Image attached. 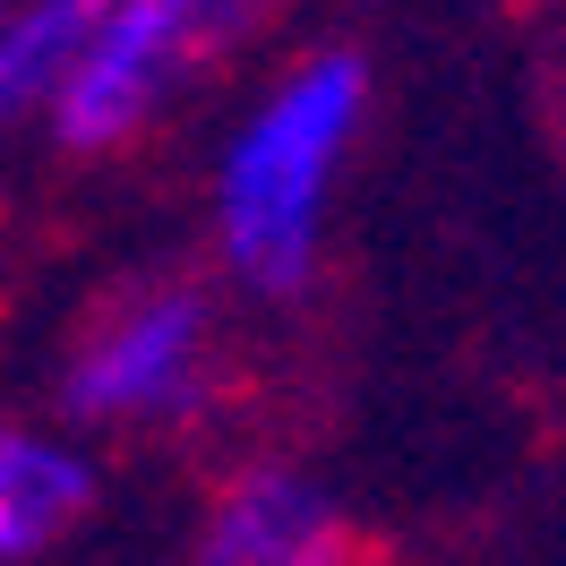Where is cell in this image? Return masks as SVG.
Returning <instances> with one entry per match:
<instances>
[{"label": "cell", "instance_id": "6da1fadb", "mask_svg": "<svg viewBox=\"0 0 566 566\" xmlns=\"http://www.w3.org/2000/svg\"><path fill=\"white\" fill-rule=\"evenodd\" d=\"M369 104H378V77L353 43H310L223 129L207 214H214V266L232 292L301 301L318 283L326 207H335V180L353 172Z\"/></svg>", "mask_w": 566, "mask_h": 566}, {"label": "cell", "instance_id": "7a4b0ae2", "mask_svg": "<svg viewBox=\"0 0 566 566\" xmlns=\"http://www.w3.org/2000/svg\"><path fill=\"white\" fill-rule=\"evenodd\" d=\"M232 387V318L198 275L120 283L61 353V412L95 438H180Z\"/></svg>", "mask_w": 566, "mask_h": 566}, {"label": "cell", "instance_id": "3957f363", "mask_svg": "<svg viewBox=\"0 0 566 566\" xmlns=\"http://www.w3.org/2000/svg\"><path fill=\"white\" fill-rule=\"evenodd\" d=\"M283 0H104L95 35L61 77V95L43 112V129L61 155H120L138 146L164 112L223 70L241 43L275 27Z\"/></svg>", "mask_w": 566, "mask_h": 566}, {"label": "cell", "instance_id": "277c9868", "mask_svg": "<svg viewBox=\"0 0 566 566\" xmlns=\"http://www.w3.org/2000/svg\"><path fill=\"white\" fill-rule=\"evenodd\" d=\"M360 515L301 455H249L207 490L189 566H360Z\"/></svg>", "mask_w": 566, "mask_h": 566}, {"label": "cell", "instance_id": "5b68a950", "mask_svg": "<svg viewBox=\"0 0 566 566\" xmlns=\"http://www.w3.org/2000/svg\"><path fill=\"white\" fill-rule=\"evenodd\" d=\"M95 506V447L77 429L0 421V566H35Z\"/></svg>", "mask_w": 566, "mask_h": 566}, {"label": "cell", "instance_id": "8992f818", "mask_svg": "<svg viewBox=\"0 0 566 566\" xmlns=\"http://www.w3.org/2000/svg\"><path fill=\"white\" fill-rule=\"evenodd\" d=\"M95 18H104V0H9L0 9V129L52 112Z\"/></svg>", "mask_w": 566, "mask_h": 566}, {"label": "cell", "instance_id": "52a82bcc", "mask_svg": "<svg viewBox=\"0 0 566 566\" xmlns=\"http://www.w3.org/2000/svg\"><path fill=\"white\" fill-rule=\"evenodd\" d=\"M0 9H9V0H0Z\"/></svg>", "mask_w": 566, "mask_h": 566}]
</instances>
